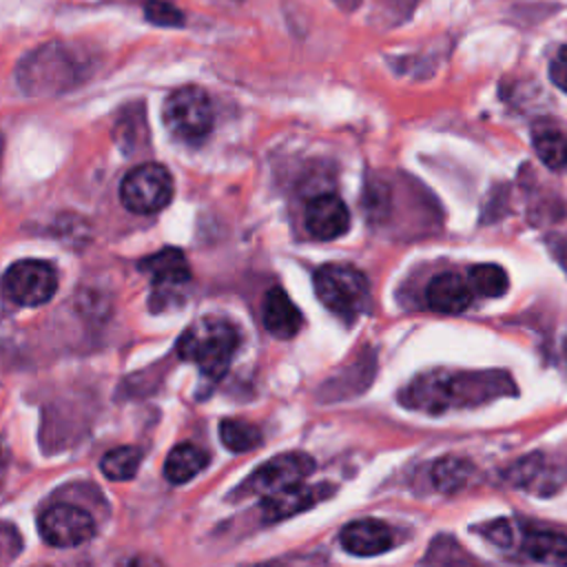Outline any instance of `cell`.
<instances>
[{
	"label": "cell",
	"mask_w": 567,
	"mask_h": 567,
	"mask_svg": "<svg viewBox=\"0 0 567 567\" xmlns=\"http://www.w3.org/2000/svg\"><path fill=\"white\" fill-rule=\"evenodd\" d=\"M565 354H567V346H565Z\"/></svg>",
	"instance_id": "cell-31"
},
{
	"label": "cell",
	"mask_w": 567,
	"mask_h": 567,
	"mask_svg": "<svg viewBox=\"0 0 567 567\" xmlns=\"http://www.w3.org/2000/svg\"><path fill=\"white\" fill-rule=\"evenodd\" d=\"M2 288L18 306H42L58 290V272L49 261L22 259L7 268Z\"/></svg>",
	"instance_id": "cell-7"
},
{
	"label": "cell",
	"mask_w": 567,
	"mask_h": 567,
	"mask_svg": "<svg viewBox=\"0 0 567 567\" xmlns=\"http://www.w3.org/2000/svg\"><path fill=\"white\" fill-rule=\"evenodd\" d=\"M173 177L162 164H140L120 184L122 204L137 215H151L173 199Z\"/></svg>",
	"instance_id": "cell-6"
},
{
	"label": "cell",
	"mask_w": 567,
	"mask_h": 567,
	"mask_svg": "<svg viewBox=\"0 0 567 567\" xmlns=\"http://www.w3.org/2000/svg\"><path fill=\"white\" fill-rule=\"evenodd\" d=\"M467 281L472 290L481 297H501L509 286L507 272L496 264L472 266L467 272Z\"/></svg>",
	"instance_id": "cell-23"
},
{
	"label": "cell",
	"mask_w": 567,
	"mask_h": 567,
	"mask_svg": "<svg viewBox=\"0 0 567 567\" xmlns=\"http://www.w3.org/2000/svg\"><path fill=\"white\" fill-rule=\"evenodd\" d=\"M474 299L470 281L456 272H443L430 279L425 290V301L436 312L456 315L463 312Z\"/></svg>",
	"instance_id": "cell-12"
},
{
	"label": "cell",
	"mask_w": 567,
	"mask_h": 567,
	"mask_svg": "<svg viewBox=\"0 0 567 567\" xmlns=\"http://www.w3.org/2000/svg\"><path fill=\"white\" fill-rule=\"evenodd\" d=\"M334 485L328 483H319V485H295L288 487L279 494H272L268 498H264L261 505V514L266 523H279L284 518H290L299 512H306L310 507H315L317 503L326 501L328 496H332Z\"/></svg>",
	"instance_id": "cell-9"
},
{
	"label": "cell",
	"mask_w": 567,
	"mask_h": 567,
	"mask_svg": "<svg viewBox=\"0 0 567 567\" xmlns=\"http://www.w3.org/2000/svg\"><path fill=\"white\" fill-rule=\"evenodd\" d=\"M306 228L315 239H337L350 228V213L341 197L332 193L317 195L306 208Z\"/></svg>",
	"instance_id": "cell-10"
},
{
	"label": "cell",
	"mask_w": 567,
	"mask_h": 567,
	"mask_svg": "<svg viewBox=\"0 0 567 567\" xmlns=\"http://www.w3.org/2000/svg\"><path fill=\"white\" fill-rule=\"evenodd\" d=\"M38 532L51 547H78L93 538L95 520L78 505H53L38 518Z\"/></svg>",
	"instance_id": "cell-8"
},
{
	"label": "cell",
	"mask_w": 567,
	"mask_h": 567,
	"mask_svg": "<svg viewBox=\"0 0 567 567\" xmlns=\"http://www.w3.org/2000/svg\"><path fill=\"white\" fill-rule=\"evenodd\" d=\"M487 536H489V540L492 543H496V545H501V547H507L509 543H512V529H509V525L505 523V520H496V523H492L487 529H483Z\"/></svg>",
	"instance_id": "cell-26"
},
{
	"label": "cell",
	"mask_w": 567,
	"mask_h": 567,
	"mask_svg": "<svg viewBox=\"0 0 567 567\" xmlns=\"http://www.w3.org/2000/svg\"><path fill=\"white\" fill-rule=\"evenodd\" d=\"M534 148L547 168H551V171L567 168V135L565 133H560L556 128L538 131L534 135Z\"/></svg>",
	"instance_id": "cell-22"
},
{
	"label": "cell",
	"mask_w": 567,
	"mask_h": 567,
	"mask_svg": "<svg viewBox=\"0 0 567 567\" xmlns=\"http://www.w3.org/2000/svg\"><path fill=\"white\" fill-rule=\"evenodd\" d=\"M22 551V536L16 525L0 523V567L11 565Z\"/></svg>",
	"instance_id": "cell-25"
},
{
	"label": "cell",
	"mask_w": 567,
	"mask_h": 567,
	"mask_svg": "<svg viewBox=\"0 0 567 567\" xmlns=\"http://www.w3.org/2000/svg\"><path fill=\"white\" fill-rule=\"evenodd\" d=\"M142 463V452L140 447H133V445H122V447H115V450H109L102 461H100V467H102V474L111 481H128L135 476L137 467Z\"/></svg>",
	"instance_id": "cell-21"
},
{
	"label": "cell",
	"mask_w": 567,
	"mask_h": 567,
	"mask_svg": "<svg viewBox=\"0 0 567 567\" xmlns=\"http://www.w3.org/2000/svg\"><path fill=\"white\" fill-rule=\"evenodd\" d=\"M115 137L122 151H137L148 142V126L142 104H128L115 122Z\"/></svg>",
	"instance_id": "cell-18"
},
{
	"label": "cell",
	"mask_w": 567,
	"mask_h": 567,
	"mask_svg": "<svg viewBox=\"0 0 567 567\" xmlns=\"http://www.w3.org/2000/svg\"><path fill=\"white\" fill-rule=\"evenodd\" d=\"M7 463H9V454H7V447H4V443L0 439V485H2L4 476H7Z\"/></svg>",
	"instance_id": "cell-29"
},
{
	"label": "cell",
	"mask_w": 567,
	"mask_h": 567,
	"mask_svg": "<svg viewBox=\"0 0 567 567\" xmlns=\"http://www.w3.org/2000/svg\"><path fill=\"white\" fill-rule=\"evenodd\" d=\"M474 474V465L463 456H443L432 467V483L443 494L461 492Z\"/></svg>",
	"instance_id": "cell-17"
},
{
	"label": "cell",
	"mask_w": 567,
	"mask_h": 567,
	"mask_svg": "<svg viewBox=\"0 0 567 567\" xmlns=\"http://www.w3.org/2000/svg\"><path fill=\"white\" fill-rule=\"evenodd\" d=\"M315 292L319 301L337 317L352 321L370 301L365 275L350 264H326L315 272Z\"/></svg>",
	"instance_id": "cell-3"
},
{
	"label": "cell",
	"mask_w": 567,
	"mask_h": 567,
	"mask_svg": "<svg viewBox=\"0 0 567 567\" xmlns=\"http://www.w3.org/2000/svg\"><path fill=\"white\" fill-rule=\"evenodd\" d=\"M261 319L266 330L277 339H292L303 323L299 308L292 303L284 288H270L266 292Z\"/></svg>",
	"instance_id": "cell-13"
},
{
	"label": "cell",
	"mask_w": 567,
	"mask_h": 567,
	"mask_svg": "<svg viewBox=\"0 0 567 567\" xmlns=\"http://www.w3.org/2000/svg\"><path fill=\"white\" fill-rule=\"evenodd\" d=\"M427 567H483L465 547L452 536H439L425 554Z\"/></svg>",
	"instance_id": "cell-19"
},
{
	"label": "cell",
	"mask_w": 567,
	"mask_h": 567,
	"mask_svg": "<svg viewBox=\"0 0 567 567\" xmlns=\"http://www.w3.org/2000/svg\"><path fill=\"white\" fill-rule=\"evenodd\" d=\"M168 133L186 144H199L213 131L215 113L208 93L199 86H179L166 100L162 109Z\"/></svg>",
	"instance_id": "cell-4"
},
{
	"label": "cell",
	"mask_w": 567,
	"mask_h": 567,
	"mask_svg": "<svg viewBox=\"0 0 567 567\" xmlns=\"http://www.w3.org/2000/svg\"><path fill=\"white\" fill-rule=\"evenodd\" d=\"M315 470V461L303 452H286L261 463L241 485H237V496H261L268 498L288 487L301 485Z\"/></svg>",
	"instance_id": "cell-5"
},
{
	"label": "cell",
	"mask_w": 567,
	"mask_h": 567,
	"mask_svg": "<svg viewBox=\"0 0 567 567\" xmlns=\"http://www.w3.org/2000/svg\"><path fill=\"white\" fill-rule=\"evenodd\" d=\"M126 567H164L157 558H151V556H133Z\"/></svg>",
	"instance_id": "cell-28"
},
{
	"label": "cell",
	"mask_w": 567,
	"mask_h": 567,
	"mask_svg": "<svg viewBox=\"0 0 567 567\" xmlns=\"http://www.w3.org/2000/svg\"><path fill=\"white\" fill-rule=\"evenodd\" d=\"M0 151H2V135H0Z\"/></svg>",
	"instance_id": "cell-30"
},
{
	"label": "cell",
	"mask_w": 567,
	"mask_h": 567,
	"mask_svg": "<svg viewBox=\"0 0 567 567\" xmlns=\"http://www.w3.org/2000/svg\"><path fill=\"white\" fill-rule=\"evenodd\" d=\"M140 268L153 279L155 288L182 286L190 279V266L179 248H162L140 261Z\"/></svg>",
	"instance_id": "cell-14"
},
{
	"label": "cell",
	"mask_w": 567,
	"mask_h": 567,
	"mask_svg": "<svg viewBox=\"0 0 567 567\" xmlns=\"http://www.w3.org/2000/svg\"><path fill=\"white\" fill-rule=\"evenodd\" d=\"M144 16L148 22L159 24V27H182L184 24V13L164 0H146Z\"/></svg>",
	"instance_id": "cell-24"
},
{
	"label": "cell",
	"mask_w": 567,
	"mask_h": 567,
	"mask_svg": "<svg viewBox=\"0 0 567 567\" xmlns=\"http://www.w3.org/2000/svg\"><path fill=\"white\" fill-rule=\"evenodd\" d=\"M339 540L343 549L354 556H377L394 545V532L383 520L361 518L348 523L341 529Z\"/></svg>",
	"instance_id": "cell-11"
},
{
	"label": "cell",
	"mask_w": 567,
	"mask_h": 567,
	"mask_svg": "<svg viewBox=\"0 0 567 567\" xmlns=\"http://www.w3.org/2000/svg\"><path fill=\"white\" fill-rule=\"evenodd\" d=\"M237 328L224 317H204L177 339V357L195 363L208 379H221L237 352Z\"/></svg>",
	"instance_id": "cell-1"
},
{
	"label": "cell",
	"mask_w": 567,
	"mask_h": 567,
	"mask_svg": "<svg viewBox=\"0 0 567 567\" xmlns=\"http://www.w3.org/2000/svg\"><path fill=\"white\" fill-rule=\"evenodd\" d=\"M549 78H551V82H554L560 91L567 93V62H563V60L551 62V64H549Z\"/></svg>",
	"instance_id": "cell-27"
},
{
	"label": "cell",
	"mask_w": 567,
	"mask_h": 567,
	"mask_svg": "<svg viewBox=\"0 0 567 567\" xmlns=\"http://www.w3.org/2000/svg\"><path fill=\"white\" fill-rule=\"evenodd\" d=\"M523 549L534 560L549 567H567V536L549 529H534L525 536Z\"/></svg>",
	"instance_id": "cell-16"
},
{
	"label": "cell",
	"mask_w": 567,
	"mask_h": 567,
	"mask_svg": "<svg viewBox=\"0 0 567 567\" xmlns=\"http://www.w3.org/2000/svg\"><path fill=\"white\" fill-rule=\"evenodd\" d=\"M206 463L208 456L204 450H199L193 443H179L168 452L164 461V476L175 485L188 483L206 467Z\"/></svg>",
	"instance_id": "cell-15"
},
{
	"label": "cell",
	"mask_w": 567,
	"mask_h": 567,
	"mask_svg": "<svg viewBox=\"0 0 567 567\" xmlns=\"http://www.w3.org/2000/svg\"><path fill=\"white\" fill-rule=\"evenodd\" d=\"M219 441L226 450L241 454L255 450L261 443V432L257 425L241 419H224L219 423Z\"/></svg>",
	"instance_id": "cell-20"
},
{
	"label": "cell",
	"mask_w": 567,
	"mask_h": 567,
	"mask_svg": "<svg viewBox=\"0 0 567 567\" xmlns=\"http://www.w3.org/2000/svg\"><path fill=\"white\" fill-rule=\"evenodd\" d=\"M82 71H86V64L78 51L51 42L20 62L18 82L27 93H62L82 82Z\"/></svg>",
	"instance_id": "cell-2"
}]
</instances>
